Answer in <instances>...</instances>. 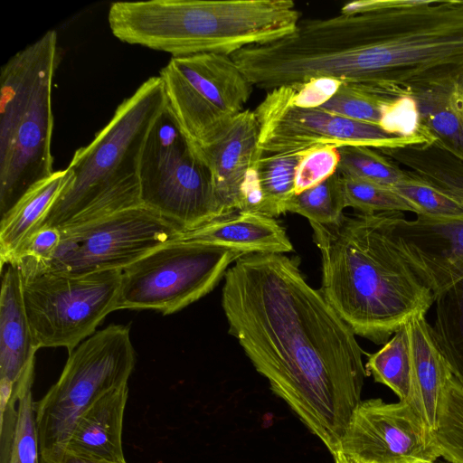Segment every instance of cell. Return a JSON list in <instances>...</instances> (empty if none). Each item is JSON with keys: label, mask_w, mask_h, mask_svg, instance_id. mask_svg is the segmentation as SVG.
Returning <instances> with one entry per match:
<instances>
[{"label": "cell", "mask_w": 463, "mask_h": 463, "mask_svg": "<svg viewBox=\"0 0 463 463\" xmlns=\"http://www.w3.org/2000/svg\"><path fill=\"white\" fill-rule=\"evenodd\" d=\"M222 292L229 334L335 454L367 375L355 334L285 254L241 256L226 271Z\"/></svg>", "instance_id": "1"}, {"label": "cell", "mask_w": 463, "mask_h": 463, "mask_svg": "<svg viewBox=\"0 0 463 463\" xmlns=\"http://www.w3.org/2000/svg\"><path fill=\"white\" fill-rule=\"evenodd\" d=\"M394 212L344 213L334 224L309 222L322 260L321 292L353 332L384 345L435 302L392 235Z\"/></svg>", "instance_id": "2"}, {"label": "cell", "mask_w": 463, "mask_h": 463, "mask_svg": "<svg viewBox=\"0 0 463 463\" xmlns=\"http://www.w3.org/2000/svg\"><path fill=\"white\" fill-rule=\"evenodd\" d=\"M109 28L119 41L168 52L232 55L293 33L300 13L291 0L114 2Z\"/></svg>", "instance_id": "3"}, {"label": "cell", "mask_w": 463, "mask_h": 463, "mask_svg": "<svg viewBox=\"0 0 463 463\" xmlns=\"http://www.w3.org/2000/svg\"><path fill=\"white\" fill-rule=\"evenodd\" d=\"M167 105L159 76L145 80L87 146L77 149L70 179L42 227L66 230L140 206L139 165L147 134Z\"/></svg>", "instance_id": "4"}, {"label": "cell", "mask_w": 463, "mask_h": 463, "mask_svg": "<svg viewBox=\"0 0 463 463\" xmlns=\"http://www.w3.org/2000/svg\"><path fill=\"white\" fill-rule=\"evenodd\" d=\"M58 36L47 31L0 71V215L52 169V89Z\"/></svg>", "instance_id": "5"}, {"label": "cell", "mask_w": 463, "mask_h": 463, "mask_svg": "<svg viewBox=\"0 0 463 463\" xmlns=\"http://www.w3.org/2000/svg\"><path fill=\"white\" fill-rule=\"evenodd\" d=\"M135 364L125 325H109L69 353L58 381L35 402L41 463H61L79 417L100 396L128 384Z\"/></svg>", "instance_id": "6"}, {"label": "cell", "mask_w": 463, "mask_h": 463, "mask_svg": "<svg viewBox=\"0 0 463 463\" xmlns=\"http://www.w3.org/2000/svg\"><path fill=\"white\" fill-rule=\"evenodd\" d=\"M139 180L141 205L184 232L221 216L212 173L201 148L168 105L147 134Z\"/></svg>", "instance_id": "7"}, {"label": "cell", "mask_w": 463, "mask_h": 463, "mask_svg": "<svg viewBox=\"0 0 463 463\" xmlns=\"http://www.w3.org/2000/svg\"><path fill=\"white\" fill-rule=\"evenodd\" d=\"M463 204V161L433 144L381 150ZM393 238L405 260L435 298L463 278V221L422 215L407 220L394 212Z\"/></svg>", "instance_id": "8"}, {"label": "cell", "mask_w": 463, "mask_h": 463, "mask_svg": "<svg viewBox=\"0 0 463 463\" xmlns=\"http://www.w3.org/2000/svg\"><path fill=\"white\" fill-rule=\"evenodd\" d=\"M33 341L71 353L117 310L122 270L82 275L20 269Z\"/></svg>", "instance_id": "9"}, {"label": "cell", "mask_w": 463, "mask_h": 463, "mask_svg": "<svg viewBox=\"0 0 463 463\" xmlns=\"http://www.w3.org/2000/svg\"><path fill=\"white\" fill-rule=\"evenodd\" d=\"M242 253L176 240L122 270L118 309H148L169 315L211 292Z\"/></svg>", "instance_id": "10"}, {"label": "cell", "mask_w": 463, "mask_h": 463, "mask_svg": "<svg viewBox=\"0 0 463 463\" xmlns=\"http://www.w3.org/2000/svg\"><path fill=\"white\" fill-rule=\"evenodd\" d=\"M178 226L140 205L97 221L61 230L52 259L42 264L25 260L20 269L82 275L120 269L155 249L179 240Z\"/></svg>", "instance_id": "11"}, {"label": "cell", "mask_w": 463, "mask_h": 463, "mask_svg": "<svg viewBox=\"0 0 463 463\" xmlns=\"http://www.w3.org/2000/svg\"><path fill=\"white\" fill-rule=\"evenodd\" d=\"M167 105L199 146L216 138L244 109L253 85L230 55L171 57L159 73Z\"/></svg>", "instance_id": "12"}, {"label": "cell", "mask_w": 463, "mask_h": 463, "mask_svg": "<svg viewBox=\"0 0 463 463\" xmlns=\"http://www.w3.org/2000/svg\"><path fill=\"white\" fill-rule=\"evenodd\" d=\"M290 86L267 91L254 111L260 126V154L306 150L333 145L364 146L378 150L431 144L421 136L405 137L369 123L347 118L320 108L304 109L292 104Z\"/></svg>", "instance_id": "13"}, {"label": "cell", "mask_w": 463, "mask_h": 463, "mask_svg": "<svg viewBox=\"0 0 463 463\" xmlns=\"http://www.w3.org/2000/svg\"><path fill=\"white\" fill-rule=\"evenodd\" d=\"M338 451L361 463H434L440 458L434 432L411 402L380 398L359 403Z\"/></svg>", "instance_id": "14"}, {"label": "cell", "mask_w": 463, "mask_h": 463, "mask_svg": "<svg viewBox=\"0 0 463 463\" xmlns=\"http://www.w3.org/2000/svg\"><path fill=\"white\" fill-rule=\"evenodd\" d=\"M393 95L411 97L432 144L463 161V64L395 89Z\"/></svg>", "instance_id": "15"}, {"label": "cell", "mask_w": 463, "mask_h": 463, "mask_svg": "<svg viewBox=\"0 0 463 463\" xmlns=\"http://www.w3.org/2000/svg\"><path fill=\"white\" fill-rule=\"evenodd\" d=\"M259 136L254 111L244 109L216 138L200 146L212 173L221 216L240 211L245 175L261 155Z\"/></svg>", "instance_id": "16"}, {"label": "cell", "mask_w": 463, "mask_h": 463, "mask_svg": "<svg viewBox=\"0 0 463 463\" xmlns=\"http://www.w3.org/2000/svg\"><path fill=\"white\" fill-rule=\"evenodd\" d=\"M179 240L202 242L243 255L293 251L285 229L274 218L253 212L237 211L220 216L184 232Z\"/></svg>", "instance_id": "17"}, {"label": "cell", "mask_w": 463, "mask_h": 463, "mask_svg": "<svg viewBox=\"0 0 463 463\" xmlns=\"http://www.w3.org/2000/svg\"><path fill=\"white\" fill-rule=\"evenodd\" d=\"M23 292L22 275L14 263L1 266L0 385L14 388L26 368L35 361Z\"/></svg>", "instance_id": "18"}, {"label": "cell", "mask_w": 463, "mask_h": 463, "mask_svg": "<svg viewBox=\"0 0 463 463\" xmlns=\"http://www.w3.org/2000/svg\"><path fill=\"white\" fill-rule=\"evenodd\" d=\"M128 384L117 387L96 400L78 419L66 452L87 458L123 463L124 411Z\"/></svg>", "instance_id": "19"}, {"label": "cell", "mask_w": 463, "mask_h": 463, "mask_svg": "<svg viewBox=\"0 0 463 463\" xmlns=\"http://www.w3.org/2000/svg\"><path fill=\"white\" fill-rule=\"evenodd\" d=\"M413 362L415 395L412 405L434 432L438 427L443 394L451 369L436 345L426 313L406 322Z\"/></svg>", "instance_id": "20"}, {"label": "cell", "mask_w": 463, "mask_h": 463, "mask_svg": "<svg viewBox=\"0 0 463 463\" xmlns=\"http://www.w3.org/2000/svg\"><path fill=\"white\" fill-rule=\"evenodd\" d=\"M70 179L67 169L54 171L32 186L1 217L0 263H14L27 241L42 228L52 206Z\"/></svg>", "instance_id": "21"}, {"label": "cell", "mask_w": 463, "mask_h": 463, "mask_svg": "<svg viewBox=\"0 0 463 463\" xmlns=\"http://www.w3.org/2000/svg\"><path fill=\"white\" fill-rule=\"evenodd\" d=\"M365 369L375 382L389 387L401 402L412 404L415 395L410 334L403 324L377 352L368 355Z\"/></svg>", "instance_id": "22"}, {"label": "cell", "mask_w": 463, "mask_h": 463, "mask_svg": "<svg viewBox=\"0 0 463 463\" xmlns=\"http://www.w3.org/2000/svg\"><path fill=\"white\" fill-rule=\"evenodd\" d=\"M305 150L261 154L256 162L262 192L260 213L276 218L286 213L288 202L295 194L298 164Z\"/></svg>", "instance_id": "23"}, {"label": "cell", "mask_w": 463, "mask_h": 463, "mask_svg": "<svg viewBox=\"0 0 463 463\" xmlns=\"http://www.w3.org/2000/svg\"><path fill=\"white\" fill-rule=\"evenodd\" d=\"M346 207L343 178L336 171L318 184L294 194L286 212L300 214L309 222L334 224L340 221Z\"/></svg>", "instance_id": "24"}, {"label": "cell", "mask_w": 463, "mask_h": 463, "mask_svg": "<svg viewBox=\"0 0 463 463\" xmlns=\"http://www.w3.org/2000/svg\"><path fill=\"white\" fill-rule=\"evenodd\" d=\"M35 361L30 364L17 388V421L11 449L5 463H41L35 402L32 387L34 380Z\"/></svg>", "instance_id": "25"}, {"label": "cell", "mask_w": 463, "mask_h": 463, "mask_svg": "<svg viewBox=\"0 0 463 463\" xmlns=\"http://www.w3.org/2000/svg\"><path fill=\"white\" fill-rule=\"evenodd\" d=\"M338 152L337 171L342 175L392 188L406 175V169L378 149L345 146L338 147Z\"/></svg>", "instance_id": "26"}, {"label": "cell", "mask_w": 463, "mask_h": 463, "mask_svg": "<svg viewBox=\"0 0 463 463\" xmlns=\"http://www.w3.org/2000/svg\"><path fill=\"white\" fill-rule=\"evenodd\" d=\"M434 436L440 458L449 463H463V377L452 371Z\"/></svg>", "instance_id": "27"}, {"label": "cell", "mask_w": 463, "mask_h": 463, "mask_svg": "<svg viewBox=\"0 0 463 463\" xmlns=\"http://www.w3.org/2000/svg\"><path fill=\"white\" fill-rule=\"evenodd\" d=\"M392 189L412 207L416 215L439 221H463L461 203L408 169Z\"/></svg>", "instance_id": "28"}, {"label": "cell", "mask_w": 463, "mask_h": 463, "mask_svg": "<svg viewBox=\"0 0 463 463\" xmlns=\"http://www.w3.org/2000/svg\"><path fill=\"white\" fill-rule=\"evenodd\" d=\"M346 205L358 213L413 212L392 188L342 175Z\"/></svg>", "instance_id": "29"}, {"label": "cell", "mask_w": 463, "mask_h": 463, "mask_svg": "<svg viewBox=\"0 0 463 463\" xmlns=\"http://www.w3.org/2000/svg\"><path fill=\"white\" fill-rule=\"evenodd\" d=\"M338 147L324 145L306 149L298 164L295 194L311 188L334 175L338 168Z\"/></svg>", "instance_id": "30"}, {"label": "cell", "mask_w": 463, "mask_h": 463, "mask_svg": "<svg viewBox=\"0 0 463 463\" xmlns=\"http://www.w3.org/2000/svg\"><path fill=\"white\" fill-rule=\"evenodd\" d=\"M341 83L335 78L320 77L302 84L291 85V102L304 109L320 108L335 94Z\"/></svg>", "instance_id": "31"}, {"label": "cell", "mask_w": 463, "mask_h": 463, "mask_svg": "<svg viewBox=\"0 0 463 463\" xmlns=\"http://www.w3.org/2000/svg\"><path fill=\"white\" fill-rule=\"evenodd\" d=\"M61 230L42 227L24 244L14 263L20 260L42 264L52 259L61 242Z\"/></svg>", "instance_id": "32"}, {"label": "cell", "mask_w": 463, "mask_h": 463, "mask_svg": "<svg viewBox=\"0 0 463 463\" xmlns=\"http://www.w3.org/2000/svg\"><path fill=\"white\" fill-rule=\"evenodd\" d=\"M61 463H118V462H110L105 460H98L92 458H87L82 457L73 456L68 453H65ZM126 463V462H123Z\"/></svg>", "instance_id": "33"}, {"label": "cell", "mask_w": 463, "mask_h": 463, "mask_svg": "<svg viewBox=\"0 0 463 463\" xmlns=\"http://www.w3.org/2000/svg\"><path fill=\"white\" fill-rule=\"evenodd\" d=\"M334 458L335 463H361L353 458L345 455L342 451H336L335 454L332 455Z\"/></svg>", "instance_id": "34"}, {"label": "cell", "mask_w": 463, "mask_h": 463, "mask_svg": "<svg viewBox=\"0 0 463 463\" xmlns=\"http://www.w3.org/2000/svg\"><path fill=\"white\" fill-rule=\"evenodd\" d=\"M434 463H449V462L446 461L445 459H443L442 458H439Z\"/></svg>", "instance_id": "35"}]
</instances>
